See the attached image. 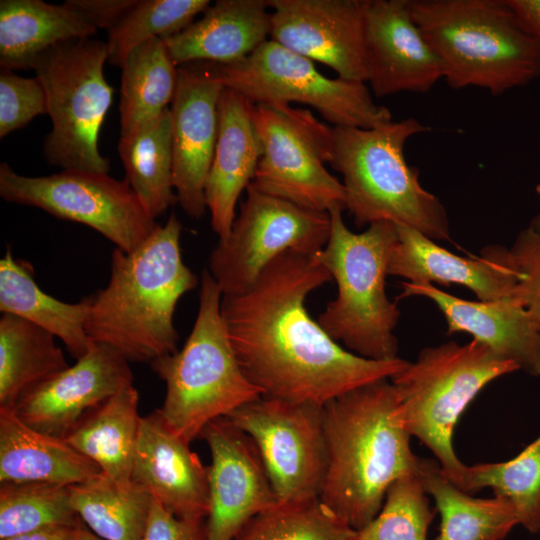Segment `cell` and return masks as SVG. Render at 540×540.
<instances>
[{
  "instance_id": "23",
  "label": "cell",
  "mask_w": 540,
  "mask_h": 540,
  "mask_svg": "<svg viewBox=\"0 0 540 540\" xmlns=\"http://www.w3.org/2000/svg\"><path fill=\"white\" fill-rule=\"evenodd\" d=\"M253 103L224 88L218 104V137L205 184V202L212 230L225 240L236 217L241 193L252 182L261 147L252 121Z\"/></svg>"
},
{
  "instance_id": "20",
  "label": "cell",
  "mask_w": 540,
  "mask_h": 540,
  "mask_svg": "<svg viewBox=\"0 0 540 540\" xmlns=\"http://www.w3.org/2000/svg\"><path fill=\"white\" fill-rule=\"evenodd\" d=\"M168 426L159 409L141 417L131 481L180 518L209 513L208 466Z\"/></svg>"
},
{
  "instance_id": "22",
  "label": "cell",
  "mask_w": 540,
  "mask_h": 540,
  "mask_svg": "<svg viewBox=\"0 0 540 540\" xmlns=\"http://www.w3.org/2000/svg\"><path fill=\"white\" fill-rule=\"evenodd\" d=\"M401 297L423 296L442 312L447 333H468L498 356L532 376H540V333L528 312L513 297L470 301L430 283L403 282Z\"/></svg>"
},
{
  "instance_id": "24",
  "label": "cell",
  "mask_w": 540,
  "mask_h": 540,
  "mask_svg": "<svg viewBox=\"0 0 540 540\" xmlns=\"http://www.w3.org/2000/svg\"><path fill=\"white\" fill-rule=\"evenodd\" d=\"M181 32L162 38L173 63L229 65L270 40L268 0H218Z\"/></svg>"
},
{
  "instance_id": "40",
  "label": "cell",
  "mask_w": 540,
  "mask_h": 540,
  "mask_svg": "<svg viewBox=\"0 0 540 540\" xmlns=\"http://www.w3.org/2000/svg\"><path fill=\"white\" fill-rule=\"evenodd\" d=\"M509 253L519 273L512 297L528 312L540 333V213L520 231Z\"/></svg>"
},
{
  "instance_id": "42",
  "label": "cell",
  "mask_w": 540,
  "mask_h": 540,
  "mask_svg": "<svg viewBox=\"0 0 540 540\" xmlns=\"http://www.w3.org/2000/svg\"><path fill=\"white\" fill-rule=\"evenodd\" d=\"M64 3L95 28L108 31L135 5L136 0H67Z\"/></svg>"
},
{
  "instance_id": "4",
  "label": "cell",
  "mask_w": 540,
  "mask_h": 540,
  "mask_svg": "<svg viewBox=\"0 0 540 540\" xmlns=\"http://www.w3.org/2000/svg\"><path fill=\"white\" fill-rule=\"evenodd\" d=\"M409 7L452 88L499 95L540 77V44L506 0H409Z\"/></svg>"
},
{
  "instance_id": "13",
  "label": "cell",
  "mask_w": 540,
  "mask_h": 540,
  "mask_svg": "<svg viewBox=\"0 0 540 540\" xmlns=\"http://www.w3.org/2000/svg\"><path fill=\"white\" fill-rule=\"evenodd\" d=\"M330 228L329 213L265 194L250 183L231 231L212 250L207 269L223 295L239 294L279 255L323 250Z\"/></svg>"
},
{
  "instance_id": "12",
  "label": "cell",
  "mask_w": 540,
  "mask_h": 540,
  "mask_svg": "<svg viewBox=\"0 0 540 540\" xmlns=\"http://www.w3.org/2000/svg\"><path fill=\"white\" fill-rule=\"evenodd\" d=\"M0 196L7 202L84 224L124 252L139 247L159 225L128 181L108 173L68 169L31 177L18 174L2 162Z\"/></svg>"
},
{
  "instance_id": "21",
  "label": "cell",
  "mask_w": 540,
  "mask_h": 540,
  "mask_svg": "<svg viewBox=\"0 0 540 540\" xmlns=\"http://www.w3.org/2000/svg\"><path fill=\"white\" fill-rule=\"evenodd\" d=\"M396 230L388 275L406 278L411 283L464 286L479 301L512 297L519 273L509 249L489 246L480 257L465 258L440 247L413 228L396 224Z\"/></svg>"
},
{
  "instance_id": "35",
  "label": "cell",
  "mask_w": 540,
  "mask_h": 540,
  "mask_svg": "<svg viewBox=\"0 0 540 540\" xmlns=\"http://www.w3.org/2000/svg\"><path fill=\"white\" fill-rule=\"evenodd\" d=\"M358 531L321 500L277 503L257 514L234 540H357Z\"/></svg>"
},
{
  "instance_id": "32",
  "label": "cell",
  "mask_w": 540,
  "mask_h": 540,
  "mask_svg": "<svg viewBox=\"0 0 540 540\" xmlns=\"http://www.w3.org/2000/svg\"><path fill=\"white\" fill-rule=\"evenodd\" d=\"M120 124L126 135L159 117L172 102L178 68L162 38H152L126 57L121 66Z\"/></svg>"
},
{
  "instance_id": "11",
  "label": "cell",
  "mask_w": 540,
  "mask_h": 540,
  "mask_svg": "<svg viewBox=\"0 0 540 540\" xmlns=\"http://www.w3.org/2000/svg\"><path fill=\"white\" fill-rule=\"evenodd\" d=\"M213 65L225 88L253 104H304L333 127L373 128L392 121L389 109L373 101L365 82L329 78L312 60L272 40L240 62Z\"/></svg>"
},
{
  "instance_id": "38",
  "label": "cell",
  "mask_w": 540,
  "mask_h": 540,
  "mask_svg": "<svg viewBox=\"0 0 540 540\" xmlns=\"http://www.w3.org/2000/svg\"><path fill=\"white\" fill-rule=\"evenodd\" d=\"M426 495L417 473L397 479L379 513L358 531L357 540H427L434 513Z\"/></svg>"
},
{
  "instance_id": "41",
  "label": "cell",
  "mask_w": 540,
  "mask_h": 540,
  "mask_svg": "<svg viewBox=\"0 0 540 540\" xmlns=\"http://www.w3.org/2000/svg\"><path fill=\"white\" fill-rule=\"evenodd\" d=\"M142 540H206V522L180 518L152 498Z\"/></svg>"
},
{
  "instance_id": "8",
  "label": "cell",
  "mask_w": 540,
  "mask_h": 540,
  "mask_svg": "<svg viewBox=\"0 0 540 540\" xmlns=\"http://www.w3.org/2000/svg\"><path fill=\"white\" fill-rule=\"evenodd\" d=\"M517 370L515 363L476 340L464 345L451 341L422 349L415 362L390 379L405 429L433 453L460 489L466 465L452 443L458 419L486 385Z\"/></svg>"
},
{
  "instance_id": "28",
  "label": "cell",
  "mask_w": 540,
  "mask_h": 540,
  "mask_svg": "<svg viewBox=\"0 0 540 540\" xmlns=\"http://www.w3.org/2000/svg\"><path fill=\"white\" fill-rule=\"evenodd\" d=\"M416 473L440 514L435 540H503L519 524L506 499L469 495L445 475L435 460L418 458Z\"/></svg>"
},
{
  "instance_id": "19",
  "label": "cell",
  "mask_w": 540,
  "mask_h": 540,
  "mask_svg": "<svg viewBox=\"0 0 540 540\" xmlns=\"http://www.w3.org/2000/svg\"><path fill=\"white\" fill-rule=\"evenodd\" d=\"M364 52L377 97L424 93L443 78L441 63L413 19L409 0H368Z\"/></svg>"
},
{
  "instance_id": "33",
  "label": "cell",
  "mask_w": 540,
  "mask_h": 540,
  "mask_svg": "<svg viewBox=\"0 0 540 540\" xmlns=\"http://www.w3.org/2000/svg\"><path fill=\"white\" fill-rule=\"evenodd\" d=\"M71 505L89 529L104 540H142L152 497L131 483L122 486L103 472L68 486Z\"/></svg>"
},
{
  "instance_id": "45",
  "label": "cell",
  "mask_w": 540,
  "mask_h": 540,
  "mask_svg": "<svg viewBox=\"0 0 540 540\" xmlns=\"http://www.w3.org/2000/svg\"><path fill=\"white\" fill-rule=\"evenodd\" d=\"M76 540H103V539L97 536L96 534H94L90 529H87L86 527H84V523H82Z\"/></svg>"
},
{
  "instance_id": "44",
  "label": "cell",
  "mask_w": 540,
  "mask_h": 540,
  "mask_svg": "<svg viewBox=\"0 0 540 540\" xmlns=\"http://www.w3.org/2000/svg\"><path fill=\"white\" fill-rule=\"evenodd\" d=\"M82 523L47 526L3 540H76Z\"/></svg>"
},
{
  "instance_id": "26",
  "label": "cell",
  "mask_w": 540,
  "mask_h": 540,
  "mask_svg": "<svg viewBox=\"0 0 540 540\" xmlns=\"http://www.w3.org/2000/svg\"><path fill=\"white\" fill-rule=\"evenodd\" d=\"M95 28L66 5L41 0L0 1V65L8 70H29L51 47L91 38Z\"/></svg>"
},
{
  "instance_id": "30",
  "label": "cell",
  "mask_w": 540,
  "mask_h": 540,
  "mask_svg": "<svg viewBox=\"0 0 540 540\" xmlns=\"http://www.w3.org/2000/svg\"><path fill=\"white\" fill-rule=\"evenodd\" d=\"M55 336L21 317L0 318V409H13L29 389L69 367Z\"/></svg>"
},
{
  "instance_id": "43",
  "label": "cell",
  "mask_w": 540,
  "mask_h": 540,
  "mask_svg": "<svg viewBox=\"0 0 540 540\" xmlns=\"http://www.w3.org/2000/svg\"><path fill=\"white\" fill-rule=\"evenodd\" d=\"M522 28L540 44V0H506Z\"/></svg>"
},
{
  "instance_id": "10",
  "label": "cell",
  "mask_w": 540,
  "mask_h": 540,
  "mask_svg": "<svg viewBox=\"0 0 540 540\" xmlns=\"http://www.w3.org/2000/svg\"><path fill=\"white\" fill-rule=\"evenodd\" d=\"M252 121L261 156L251 184L259 191L305 209H345L342 184L325 167L333 147V127L308 109L290 104H253Z\"/></svg>"
},
{
  "instance_id": "46",
  "label": "cell",
  "mask_w": 540,
  "mask_h": 540,
  "mask_svg": "<svg viewBox=\"0 0 540 540\" xmlns=\"http://www.w3.org/2000/svg\"><path fill=\"white\" fill-rule=\"evenodd\" d=\"M536 192H537V193L539 194V196H540V184H538V185L536 186Z\"/></svg>"
},
{
  "instance_id": "27",
  "label": "cell",
  "mask_w": 540,
  "mask_h": 540,
  "mask_svg": "<svg viewBox=\"0 0 540 540\" xmlns=\"http://www.w3.org/2000/svg\"><path fill=\"white\" fill-rule=\"evenodd\" d=\"M90 297L78 303L60 301L42 291L29 262L15 259L8 250L0 260V311L21 317L59 338L69 353L80 359L92 347L86 332Z\"/></svg>"
},
{
  "instance_id": "14",
  "label": "cell",
  "mask_w": 540,
  "mask_h": 540,
  "mask_svg": "<svg viewBox=\"0 0 540 540\" xmlns=\"http://www.w3.org/2000/svg\"><path fill=\"white\" fill-rule=\"evenodd\" d=\"M226 418L253 440L279 503L319 498L327 468L323 407L261 396Z\"/></svg>"
},
{
  "instance_id": "29",
  "label": "cell",
  "mask_w": 540,
  "mask_h": 540,
  "mask_svg": "<svg viewBox=\"0 0 540 540\" xmlns=\"http://www.w3.org/2000/svg\"><path fill=\"white\" fill-rule=\"evenodd\" d=\"M132 385L87 415L65 440L116 483H132L131 473L141 416Z\"/></svg>"
},
{
  "instance_id": "25",
  "label": "cell",
  "mask_w": 540,
  "mask_h": 540,
  "mask_svg": "<svg viewBox=\"0 0 540 540\" xmlns=\"http://www.w3.org/2000/svg\"><path fill=\"white\" fill-rule=\"evenodd\" d=\"M102 473L65 439L40 432L13 409H0V482L70 486Z\"/></svg>"
},
{
  "instance_id": "6",
  "label": "cell",
  "mask_w": 540,
  "mask_h": 540,
  "mask_svg": "<svg viewBox=\"0 0 540 540\" xmlns=\"http://www.w3.org/2000/svg\"><path fill=\"white\" fill-rule=\"evenodd\" d=\"M341 207L328 213L330 235L319 260L337 284V296L317 321L327 334L347 350L372 360L397 358L394 330L400 310L386 294L385 280L396 224L372 223L361 233L346 226Z\"/></svg>"
},
{
  "instance_id": "37",
  "label": "cell",
  "mask_w": 540,
  "mask_h": 540,
  "mask_svg": "<svg viewBox=\"0 0 540 540\" xmlns=\"http://www.w3.org/2000/svg\"><path fill=\"white\" fill-rule=\"evenodd\" d=\"M68 486L43 483H1L0 539L52 525H74Z\"/></svg>"
},
{
  "instance_id": "36",
  "label": "cell",
  "mask_w": 540,
  "mask_h": 540,
  "mask_svg": "<svg viewBox=\"0 0 540 540\" xmlns=\"http://www.w3.org/2000/svg\"><path fill=\"white\" fill-rule=\"evenodd\" d=\"M210 6L209 0H136L108 30V62L121 68L127 55L152 38L177 34Z\"/></svg>"
},
{
  "instance_id": "2",
  "label": "cell",
  "mask_w": 540,
  "mask_h": 540,
  "mask_svg": "<svg viewBox=\"0 0 540 540\" xmlns=\"http://www.w3.org/2000/svg\"><path fill=\"white\" fill-rule=\"evenodd\" d=\"M327 468L320 500L359 531L381 510L390 485L416 473L390 379L357 388L323 407Z\"/></svg>"
},
{
  "instance_id": "3",
  "label": "cell",
  "mask_w": 540,
  "mask_h": 540,
  "mask_svg": "<svg viewBox=\"0 0 540 540\" xmlns=\"http://www.w3.org/2000/svg\"><path fill=\"white\" fill-rule=\"evenodd\" d=\"M181 233L172 213L135 250H113L108 284L89 296L86 332L92 342L129 362L151 364L177 351L176 305L199 283L183 262Z\"/></svg>"
},
{
  "instance_id": "15",
  "label": "cell",
  "mask_w": 540,
  "mask_h": 540,
  "mask_svg": "<svg viewBox=\"0 0 540 540\" xmlns=\"http://www.w3.org/2000/svg\"><path fill=\"white\" fill-rule=\"evenodd\" d=\"M224 88L212 63L178 67L170 107L173 184L177 203L194 219L207 210L205 184L218 137V104Z\"/></svg>"
},
{
  "instance_id": "39",
  "label": "cell",
  "mask_w": 540,
  "mask_h": 540,
  "mask_svg": "<svg viewBox=\"0 0 540 540\" xmlns=\"http://www.w3.org/2000/svg\"><path fill=\"white\" fill-rule=\"evenodd\" d=\"M47 114L45 90L37 77H22L12 70L0 71V137Z\"/></svg>"
},
{
  "instance_id": "1",
  "label": "cell",
  "mask_w": 540,
  "mask_h": 540,
  "mask_svg": "<svg viewBox=\"0 0 540 540\" xmlns=\"http://www.w3.org/2000/svg\"><path fill=\"white\" fill-rule=\"evenodd\" d=\"M331 280L317 253L287 251L247 290L222 296L237 361L262 396L324 407L408 365L399 357L380 361L354 354L311 318L307 296Z\"/></svg>"
},
{
  "instance_id": "5",
  "label": "cell",
  "mask_w": 540,
  "mask_h": 540,
  "mask_svg": "<svg viewBox=\"0 0 540 540\" xmlns=\"http://www.w3.org/2000/svg\"><path fill=\"white\" fill-rule=\"evenodd\" d=\"M429 130L414 118L373 128L333 127L329 164L343 177L345 209L356 226L389 221L432 240H450L442 202L421 186L404 156L407 140Z\"/></svg>"
},
{
  "instance_id": "17",
  "label": "cell",
  "mask_w": 540,
  "mask_h": 540,
  "mask_svg": "<svg viewBox=\"0 0 540 540\" xmlns=\"http://www.w3.org/2000/svg\"><path fill=\"white\" fill-rule=\"evenodd\" d=\"M200 437L211 454L206 540H234L278 501L253 440L228 418L211 421Z\"/></svg>"
},
{
  "instance_id": "16",
  "label": "cell",
  "mask_w": 540,
  "mask_h": 540,
  "mask_svg": "<svg viewBox=\"0 0 540 540\" xmlns=\"http://www.w3.org/2000/svg\"><path fill=\"white\" fill-rule=\"evenodd\" d=\"M270 40L334 70L367 79L364 27L368 0H268Z\"/></svg>"
},
{
  "instance_id": "31",
  "label": "cell",
  "mask_w": 540,
  "mask_h": 540,
  "mask_svg": "<svg viewBox=\"0 0 540 540\" xmlns=\"http://www.w3.org/2000/svg\"><path fill=\"white\" fill-rule=\"evenodd\" d=\"M118 153L125 179L152 218L156 219L177 203L170 108L131 133L121 135Z\"/></svg>"
},
{
  "instance_id": "9",
  "label": "cell",
  "mask_w": 540,
  "mask_h": 540,
  "mask_svg": "<svg viewBox=\"0 0 540 540\" xmlns=\"http://www.w3.org/2000/svg\"><path fill=\"white\" fill-rule=\"evenodd\" d=\"M106 42L92 38L59 43L35 60L32 70L47 99L52 128L44 139L46 161L62 170L108 173L99 151L101 126L113 89L104 77Z\"/></svg>"
},
{
  "instance_id": "34",
  "label": "cell",
  "mask_w": 540,
  "mask_h": 540,
  "mask_svg": "<svg viewBox=\"0 0 540 540\" xmlns=\"http://www.w3.org/2000/svg\"><path fill=\"white\" fill-rule=\"evenodd\" d=\"M491 488L514 508L518 523L530 533L540 530V436L504 462L466 465L461 489Z\"/></svg>"
},
{
  "instance_id": "7",
  "label": "cell",
  "mask_w": 540,
  "mask_h": 540,
  "mask_svg": "<svg viewBox=\"0 0 540 540\" xmlns=\"http://www.w3.org/2000/svg\"><path fill=\"white\" fill-rule=\"evenodd\" d=\"M200 285L198 313L184 346L151 363L166 384L159 411L188 443L211 421L262 396L237 361L221 314L223 294L207 268Z\"/></svg>"
},
{
  "instance_id": "18",
  "label": "cell",
  "mask_w": 540,
  "mask_h": 540,
  "mask_svg": "<svg viewBox=\"0 0 540 540\" xmlns=\"http://www.w3.org/2000/svg\"><path fill=\"white\" fill-rule=\"evenodd\" d=\"M132 385L129 361L94 343L74 365L26 391L13 410L30 427L65 439L93 410Z\"/></svg>"
}]
</instances>
